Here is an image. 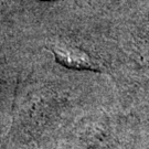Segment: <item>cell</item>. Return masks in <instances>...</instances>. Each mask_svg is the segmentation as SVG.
Listing matches in <instances>:
<instances>
[{"instance_id":"1","label":"cell","mask_w":149,"mask_h":149,"mask_svg":"<svg viewBox=\"0 0 149 149\" xmlns=\"http://www.w3.org/2000/svg\"><path fill=\"white\" fill-rule=\"evenodd\" d=\"M56 61L64 66L76 70H95L91 59L77 49L56 48L54 50Z\"/></svg>"}]
</instances>
